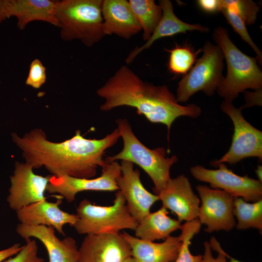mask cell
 <instances>
[{
    "mask_svg": "<svg viewBox=\"0 0 262 262\" xmlns=\"http://www.w3.org/2000/svg\"><path fill=\"white\" fill-rule=\"evenodd\" d=\"M129 2L143 31V39L146 42L162 18L161 7L154 0H130Z\"/></svg>",
    "mask_w": 262,
    "mask_h": 262,
    "instance_id": "603a6c76",
    "label": "cell"
},
{
    "mask_svg": "<svg viewBox=\"0 0 262 262\" xmlns=\"http://www.w3.org/2000/svg\"><path fill=\"white\" fill-rule=\"evenodd\" d=\"M56 5V1L50 0H12V16L16 17L17 26L21 30L34 21L58 27Z\"/></svg>",
    "mask_w": 262,
    "mask_h": 262,
    "instance_id": "44dd1931",
    "label": "cell"
},
{
    "mask_svg": "<svg viewBox=\"0 0 262 262\" xmlns=\"http://www.w3.org/2000/svg\"><path fill=\"white\" fill-rule=\"evenodd\" d=\"M62 198L57 195L54 202L44 200L31 204L16 212L17 218L23 225L51 227L59 234L65 235L63 226L68 224L73 227L78 218L76 214L69 213L60 208Z\"/></svg>",
    "mask_w": 262,
    "mask_h": 262,
    "instance_id": "2e32d148",
    "label": "cell"
},
{
    "mask_svg": "<svg viewBox=\"0 0 262 262\" xmlns=\"http://www.w3.org/2000/svg\"><path fill=\"white\" fill-rule=\"evenodd\" d=\"M202 52L201 57L178 82L176 98L179 103L187 101L200 91L208 96H213L224 79V57L220 47L207 41Z\"/></svg>",
    "mask_w": 262,
    "mask_h": 262,
    "instance_id": "52a82bcc",
    "label": "cell"
},
{
    "mask_svg": "<svg viewBox=\"0 0 262 262\" xmlns=\"http://www.w3.org/2000/svg\"><path fill=\"white\" fill-rule=\"evenodd\" d=\"M78 219L73 225L80 234H92L134 230L138 223L130 214L122 193L118 190L113 204L99 206L84 199L76 209Z\"/></svg>",
    "mask_w": 262,
    "mask_h": 262,
    "instance_id": "8992f818",
    "label": "cell"
},
{
    "mask_svg": "<svg viewBox=\"0 0 262 262\" xmlns=\"http://www.w3.org/2000/svg\"><path fill=\"white\" fill-rule=\"evenodd\" d=\"M233 214L237 223V229L249 228L258 229L262 232V199L250 203L241 197L235 198L233 201Z\"/></svg>",
    "mask_w": 262,
    "mask_h": 262,
    "instance_id": "cb8c5ba5",
    "label": "cell"
},
{
    "mask_svg": "<svg viewBox=\"0 0 262 262\" xmlns=\"http://www.w3.org/2000/svg\"><path fill=\"white\" fill-rule=\"evenodd\" d=\"M166 209L162 206L157 211L150 213L138 224L135 229V237L141 239L154 242L165 239L171 233L181 226L178 220L171 218Z\"/></svg>",
    "mask_w": 262,
    "mask_h": 262,
    "instance_id": "7402d4cb",
    "label": "cell"
},
{
    "mask_svg": "<svg viewBox=\"0 0 262 262\" xmlns=\"http://www.w3.org/2000/svg\"><path fill=\"white\" fill-rule=\"evenodd\" d=\"M196 190L201 200L197 219L206 226L205 231L212 233L231 230L236 223L233 214L234 198L224 191L205 185H197Z\"/></svg>",
    "mask_w": 262,
    "mask_h": 262,
    "instance_id": "30bf717a",
    "label": "cell"
},
{
    "mask_svg": "<svg viewBox=\"0 0 262 262\" xmlns=\"http://www.w3.org/2000/svg\"><path fill=\"white\" fill-rule=\"evenodd\" d=\"M227 258L229 259V262H243L240 261H239L238 260H236L230 256H229V255H227Z\"/></svg>",
    "mask_w": 262,
    "mask_h": 262,
    "instance_id": "74e56055",
    "label": "cell"
},
{
    "mask_svg": "<svg viewBox=\"0 0 262 262\" xmlns=\"http://www.w3.org/2000/svg\"><path fill=\"white\" fill-rule=\"evenodd\" d=\"M121 175L116 179L117 186L124 196L131 215L138 224L150 212L152 206L159 200V196L148 191L140 179V173L134 164L122 160Z\"/></svg>",
    "mask_w": 262,
    "mask_h": 262,
    "instance_id": "5bb4252c",
    "label": "cell"
},
{
    "mask_svg": "<svg viewBox=\"0 0 262 262\" xmlns=\"http://www.w3.org/2000/svg\"><path fill=\"white\" fill-rule=\"evenodd\" d=\"M102 0L56 1L55 14L65 41L79 40L91 47L105 36L101 14Z\"/></svg>",
    "mask_w": 262,
    "mask_h": 262,
    "instance_id": "5b68a950",
    "label": "cell"
},
{
    "mask_svg": "<svg viewBox=\"0 0 262 262\" xmlns=\"http://www.w3.org/2000/svg\"><path fill=\"white\" fill-rule=\"evenodd\" d=\"M196 3L203 11L213 13L219 11V0H198Z\"/></svg>",
    "mask_w": 262,
    "mask_h": 262,
    "instance_id": "d6a6232c",
    "label": "cell"
},
{
    "mask_svg": "<svg viewBox=\"0 0 262 262\" xmlns=\"http://www.w3.org/2000/svg\"><path fill=\"white\" fill-rule=\"evenodd\" d=\"M26 244L13 258L4 262H43L44 259L38 256V246L35 240L31 238L25 241Z\"/></svg>",
    "mask_w": 262,
    "mask_h": 262,
    "instance_id": "f546056e",
    "label": "cell"
},
{
    "mask_svg": "<svg viewBox=\"0 0 262 262\" xmlns=\"http://www.w3.org/2000/svg\"><path fill=\"white\" fill-rule=\"evenodd\" d=\"M101 14L105 35L129 39L142 31L127 0H102Z\"/></svg>",
    "mask_w": 262,
    "mask_h": 262,
    "instance_id": "ac0fdd59",
    "label": "cell"
},
{
    "mask_svg": "<svg viewBox=\"0 0 262 262\" xmlns=\"http://www.w3.org/2000/svg\"><path fill=\"white\" fill-rule=\"evenodd\" d=\"M121 233L137 262H174L183 240L182 232L178 236H170L162 243L145 241L126 232Z\"/></svg>",
    "mask_w": 262,
    "mask_h": 262,
    "instance_id": "d6986e66",
    "label": "cell"
},
{
    "mask_svg": "<svg viewBox=\"0 0 262 262\" xmlns=\"http://www.w3.org/2000/svg\"><path fill=\"white\" fill-rule=\"evenodd\" d=\"M212 36L221 49L227 66L226 76L216 90L218 95L224 100L233 102L246 89H262V71L256 57L248 56L240 50L223 26L216 27Z\"/></svg>",
    "mask_w": 262,
    "mask_h": 262,
    "instance_id": "3957f363",
    "label": "cell"
},
{
    "mask_svg": "<svg viewBox=\"0 0 262 262\" xmlns=\"http://www.w3.org/2000/svg\"><path fill=\"white\" fill-rule=\"evenodd\" d=\"M221 110L231 119L234 132L229 150L219 160L210 164L216 166L221 163L236 164L251 157L262 160V131L256 129L244 117L242 110L236 108L233 102L224 100Z\"/></svg>",
    "mask_w": 262,
    "mask_h": 262,
    "instance_id": "ba28073f",
    "label": "cell"
},
{
    "mask_svg": "<svg viewBox=\"0 0 262 262\" xmlns=\"http://www.w3.org/2000/svg\"></svg>",
    "mask_w": 262,
    "mask_h": 262,
    "instance_id": "f35d334b",
    "label": "cell"
},
{
    "mask_svg": "<svg viewBox=\"0 0 262 262\" xmlns=\"http://www.w3.org/2000/svg\"><path fill=\"white\" fill-rule=\"evenodd\" d=\"M157 195L162 207L176 214L180 222L197 218L200 200L184 175L170 178Z\"/></svg>",
    "mask_w": 262,
    "mask_h": 262,
    "instance_id": "9a60e30c",
    "label": "cell"
},
{
    "mask_svg": "<svg viewBox=\"0 0 262 262\" xmlns=\"http://www.w3.org/2000/svg\"><path fill=\"white\" fill-rule=\"evenodd\" d=\"M262 89L255 90L254 92H248L246 91L243 92L245 95L246 104L240 107L243 109L254 105L262 106Z\"/></svg>",
    "mask_w": 262,
    "mask_h": 262,
    "instance_id": "1f68e13d",
    "label": "cell"
},
{
    "mask_svg": "<svg viewBox=\"0 0 262 262\" xmlns=\"http://www.w3.org/2000/svg\"><path fill=\"white\" fill-rule=\"evenodd\" d=\"M221 12L228 23L232 27L233 30L237 33L254 50L256 54V58L258 63L262 64V52L251 39L247 31L246 25L241 18L235 13L228 9L221 8Z\"/></svg>",
    "mask_w": 262,
    "mask_h": 262,
    "instance_id": "83f0119b",
    "label": "cell"
},
{
    "mask_svg": "<svg viewBox=\"0 0 262 262\" xmlns=\"http://www.w3.org/2000/svg\"><path fill=\"white\" fill-rule=\"evenodd\" d=\"M162 10V18L149 39L140 47H136L125 60L127 64L132 63L142 51L148 49L158 39L169 37L179 33H185L187 31H197L207 33L209 28L198 24H189L179 19L174 12L172 3L169 0H159Z\"/></svg>",
    "mask_w": 262,
    "mask_h": 262,
    "instance_id": "ffe728a7",
    "label": "cell"
},
{
    "mask_svg": "<svg viewBox=\"0 0 262 262\" xmlns=\"http://www.w3.org/2000/svg\"><path fill=\"white\" fill-rule=\"evenodd\" d=\"M121 175L120 165L117 161L107 162L102 168L100 176L96 178H77L67 175L51 176L47 190L57 194L68 202H73L79 192L84 191H115L119 190L116 179Z\"/></svg>",
    "mask_w": 262,
    "mask_h": 262,
    "instance_id": "8fae6325",
    "label": "cell"
},
{
    "mask_svg": "<svg viewBox=\"0 0 262 262\" xmlns=\"http://www.w3.org/2000/svg\"><path fill=\"white\" fill-rule=\"evenodd\" d=\"M46 68L38 59H33L29 66V70L25 84L33 88L38 89L46 81Z\"/></svg>",
    "mask_w": 262,
    "mask_h": 262,
    "instance_id": "f1b7e54d",
    "label": "cell"
},
{
    "mask_svg": "<svg viewBox=\"0 0 262 262\" xmlns=\"http://www.w3.org/2000/svg\"><path fill=\"white\" fill-rule=\"evenodd\" d=\"M216 166L218 168L210 169L196 165L191 167L190 173L196 180L209 183L211 188L224 191L234 198L241 197L248 202L262 199V182L247 175L239 176L224 163Z\"/></svg>",
    "mask_w": 262,
    "mask_h": 262,
    "instance_id": "9c48e42d",
    "label": "cell"
},
{
    "mask_svg": "<svg viewBox=\"0 0 262 262\" xmlns=\"http://www.w3.org/2000/svg\"><path fill=\"white\" fill-rule=\"evenodd\" d=\"M105 101L102 111H109L121 106L136 109L150 122L166 126L168 134L173 122L179 117L193 118L201 113L199 106L190 103L182 105L165 85H155L140 79L126 65L121 66L97 91Z\"/></svg>",
    "mask_w": 262,
    "mask_h": 262,
    "instance_id": "7a4b0ae2",
    "label": "cell"
},
{
    "mask_svg": "<svg viewBox=\"0 0 262 262\" xmlns=\"http://www.w3.org/2000/svg\"><path fill=\"white\" fill-rule=\"evenodd\" d=\"M14 174L10 177L11 186L7 201L16 212L36 202L46 199L45 191L52 175L35 174L27 163L16 162Z\"/></svg>",
    "mask_w": 262,
    "mask_h": 262,
    "instance_id": "7c38bea8",
    "label": "cell"
},
{
    "mask_svg": "<svg viewBox=\"0 0 262 262\" xmlns=\"http://www.w3.org/2000/svg\"><path fill=\"white\" fill-rule=\"evenodd\" d=\"M115 122L123 140V148L116 155L106 158L105 161L126 160L137 164L150 177L154 184L153 191L158 195L171 178L170 169L178 161V157L175 155L166 157L164 147L151 149L145 146L133 133L127 119L118 118Z\"/></svg>",
    "mask_w": 262,
    "mask_h": 262,
    "instance_id": "277c9868",
    "label": "cell"
},
{
    "mask_svg": "<svg viewBox=\"0 0 262 262\" xmlns=\"http://www.w3.org/2000/svg\"><path fill=\"white\" fill-rule=\"evenodd\" d=\"M201 226V224L197 218L186 222L181 225L180 229L183 234V240L178 257L174 262H201L202 255H193L189 250L191 240L195 234L199 232Z\"/></svg>",
    "mask_w": 262,
    "mask_h": 262,
    "instance_id": "4316f807",
    "label": "cell"
},
{
    "mask_svg": "<svg viewBox=\"0 0 262 262\" xmlns=\"http://www.w3.org/2000/svg\"><path fill=\"white\" fill-rule=\"evenodd\" d=\"M219 10L224 8L238 15L246 25H251L256 22L260 7L252 0H219Z\"/></svg>",
    "mask_w": 262,
    "mask_h": 262,
    "instance_id": "484cf974",
    "label": "cell"
},
{
    "mask_svg": "<svg viewBox=\"0 0 262 262\" xmlns=\"http://www.w3.org/2000/svg\"><path fill=\"white\" fill-rule=\"evenodd\" d=\"M204 247L201 262H228L226 260L228 254L214 237L211 238L210 242H204Z\"/></svg>",
    "mask_w": 262,
    "mask_h": 262,
    "instance_id": "4dcf8cb0",
    "label": "cell"
},
{
    "mask_svg": "<svg viewBox=\"0 0 262 262\" xmlns=\"http://www.w3.org/2000/svg\"><path fill=\"white\" fill-rule=\"evenodd\" d=\"M131 256L130 246L120 232L87 234L76 262H122Z\"/></svg>",
    "mask_w": 262,
    "mask_h": 262,
    "instance_id": "4fadbf2b",
    "label": "cell"
},
{
    "mask_svg": "<svg viewBox=\"0 0 262 262\" xmlns=\"http://www.w3.org/2000/svg\"><path fill=\"white\" fill-rule=\"evenodd\" d=\"M12 16V0H0V23Z\"/></svg>",
    "mask_w": 262,
    "mask_h": 262,
    "instance_id": "836d02e7",
    "label": "cell"
},
{
    "mask_svg": "<svg viewBox=\"0 0 262 262\" xmlns=\"http://www.w3.org/2000/svg\"><path fill=\"white\" fill-rule=\"evenodd\" d=\"M120 137L117 128L100 139H86L77 130L72 138L59 143L48 140L40 129L32 130L22 137L12 134L26 163L33 169L44 166L52 176L84 179L94 178L98 167L102 168L106 165L103 159L106 150Z\"/></svg>",
    "mask_w": 262,
    "mask_h": 262,
    "instance_id": "6da1fadb",
    "label": "cell"
},
{
    "mask_svg": "<svg viewBox=\"0 0 262 262\" xmlns=\"http://www.w3.org/2000/svg\"><path fill=\"white\" fill-rule=\"evenodd\" d=\"M256 175L260 181L262 182V166L259 165L255 170Z\"/></svg>",
    "mask_w": 262,
    "mask_h": 262,
    "instance_id": "d590c367",
    "label": "cell"
},
{
    "mask_svg": "<svg viewBox=\"0 0 262 262\" xmlns=\"http://www.w3.org/2000/svg\"><path fill=\"white\" fill-rule=\"evenodd\" d=\"M169 52L168 68L176 75H185L195 63L197 55L202 52V48L194 51L187 46H176L172 49H166Z\"/></svg>",
    "mask_w": 262,
    "mask_h": 262,
    "instance_id": "d4e9b609",
    "label": "cell"
},
{
    "mask_svg": "<svg viewBox=\"0 0 262 262\" xmlns=\"http://www.w3.org/2000/svg\"><path fill=\"white\" fill-rule=\"evenodd\" d=\"M17 233L25 241L31 237L38 239L46 247L49 262H76L79 248L75 240L67 237L59 239L55 234V229L44 225L26 226L18 224Z\"/></svg>",
    "mask_w": 262,
    "mask_h": 262,
    "instance_id": "e0dca14e",
    "label": "cell"
},
{
    "mask_svg": "<svg viewBox=\"0 0 262 262\" xmlns=\"http://www.w3.org/2000/svg\"><path fill=\"white\" fill-rule=\"evenodd\" d=\"M122 262H137L133 257L131 256L126 259Z\"/></svg>",
    "mask_w": 262,
    "mask_h": 262,
    "instance_id": "8d00e7d4",
    "label": "cell"
},
{
    "mask_svg": "<svg viewBox=\"0 0 262 262\" xmlns=\"http://www.w3.org/2000/svg\"><path fill=\"white\" fill-rule=\"evenodd\" d=\"M19 244H15L11 247L0 250V262L16 254L22 248Z\"/></svg>",
    "mask_w": 262,
    "mask_h": 262,
    "instance_id": "e575fe53",
    "label": "cell"
}]
</instances>
